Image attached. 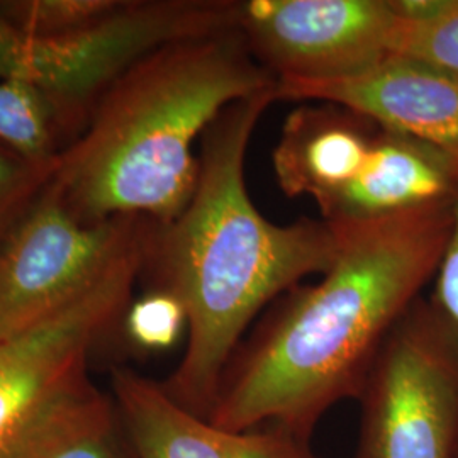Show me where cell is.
<instances>
[{
	"instance_id": "6da1fadb",
	"label": "cell",
	"mask_w": 458,
	"mask_h": 458,
	"mask_svg": "<svg viewBox=\"0 0 458 458\" xmlns=\"http://www.w3.org/2000/svg\"><path fill=\"white\" fill-rule=\"evenodd\" d=\"M329 225L335 262L246 333L219 382L213 425L282 426L312 440L327 411L355 401L386 338L438 270L452 206Z\"/></svg>"
},
{
	"instance_id": "7a4b0ae2",
	"label": "cell",
	"mask_w": 458,
	"mask_h": 458,
	"mask_svg": "<svg viewBox=\"0 0 458 458\" xmlns=\"http://www.w3.org/2000/svg\"><path fill=\"white\" fill-rule=\"evenodd\" d=\"M276 89L238 100L202 136L199 179L187 208L147 233L141 278L187 311V344L162 382L182 408L209 418L236 348L278 297L325 274L338 236L325 221L267 219L248 192L246 153Z\"/></svg>"
},
{
	"instance_id": "3957f363",
	"label": "cell",
	"mask_w": 458,
	"mask_h": 458,
	"mask_svg": "<svg viewBox=\"0 0 458 458\" xmlns=\"http://www.w3.org/2000/svg\"><path fill=\"white\" fill-rule=\"evenodd\" d=\"M276 85L238 31L166 43L98 96L51 183L85 223L166 225L194 196L196 143L231 104Z\"/></svg>"
},
{
	"instance_id": "277c9868",
	"label": "cell",
	"mask_w": 458,
	"mask_h": 458,
	"mask_svg": "<svg viewBox=\"0 0 458 458\" xmlns=\"http://www.w3.org/2000/svg\"><path fill=\"white\" fill-rule=\"evenodd\" d=\"M143 255L145 242L65 311L0 338V458L45 457L113 408V395L87 374V359L121 325Z\"/></svg>"
},
{
	"instance_id": "5b68a950",
	"label": "cell",
	"mask_w": 458,
	"mask_h": 458,
	"mask_svg": "<svg viewBox=\"0 0 458 458\" xmlns=\"http://www.w3.org/2000/svg\"><path fill=\"white\" fill-rule=\"evenodd\" d=\"M233 26L231 0H126L102 24L64 36L24 33L0 14V82L45 90L85 126L98 96L136 60Z\"/></svg>"
},
{
	"instance_id": "8992f818",
	"label": "cell",
	"mask_w": 458,
	"mask_h": 458,
	"mask_svg": "<svg viewBox=\"0 0 458 458\" xmlns=\"http://www.w3.org/2000/svg\"><path fill=\"white\" fill-rule=\"evenodd\" d=\"M355 401V458H458V329L429 297L395 323Z\"/></svg>"
},
{
	"instance_id": "52a82bcc",
	"label": "cell",
	"mask_w": 458,
	"mask_h": 458,
	"mask_svg": "<svg viewBox=\"0 0 458 458\" xmlns=\"http://www.w3.org/2000/svg\"><path fill=\"white\" fill-rule=\"evenodd\" d=\"M149 223H85L49 182L0 240V338L38 327L96 287L141 245Z\"/></svg>"
},
{
	"instance_id": "ba28073f",
	"label": "cell",
	"mask_w": 458,
	"mask_h": 458,
	"mask_svg": "<svg viewBox=\"0 0 458 458\" xmlns=\"http://www.w3.org/2000/svg\"><path fill=\"white\" fill-rule=\"evenodd\" d=\"M393 0H238L236 31L276 81H333L393 56Z\"/></svg>"
},
{
	"instance_id": "9c48e42d",
	"label": "cell",
	"mask_w": 458,
	"mask_h": 458,
	"mask_svg": "<svg viewBox=\"0 0 458 458\" xmlns=\"http://www.w3.org/2000/svg\"><path fill=\"white\" fill-rule=\"evenodd\" d=\"M278 100L327 102L416 138L458 162V77L403 56L333 81H278Z\"/></svg>"
},
{
	"instance_id": "30bf717a",
	"label": "cell",
	"mask_w": 458,
	"mask_h": 458,
	"mask_svg": "<svg viewBox=\"0 0 458 458\" xmlns=\"http://www.w3.org/2000/svg\"><path fill=\"white\" fill-rule=\"evenodd\" d=\"M111 395L136 458H319L282 426L226 429L182 408L162 382L114 367Z\"/></svg>"
},
{
	"instance_id": "8fae6325",
	"label": "cell",
	"mask_w": 458,
	"mask_h": 458,
	"mask_svg": "<svg viewBox=\"0 0 458 458\" xmlns=\"http://www.w3.org/2000/svg\"><path fill=\"white\" fill-rule=\"evenodd\" d=\"M458 162L442 149L378 126L360 174L319 208L327 223L376 221L452 206Z\"/></svg>"
},
{
	"instance_id": "7c38bea8",
	"label": "cell",
	"mask_w": 458,
	"mask_h": 458,
	"mask_svg": "<svg viewBox=\"0 0 458 458\" xmlns=\"http://www.w3.org/2000/svg\"><path fill=\"white\" fill-rule=\"evenodd\" d=\"M378 126L344 106L301 102L287 115L272 165L282 192L323 208L360 174Z\"/></svg>"
},
{
	"instance_id": "4fadbf2b",
	"label": "cell",
	"mask_w": 458,
	"mask_h": 458,
	"mask_svg": "<svg viewBox=\"0 0 458 458\" xmlns=\"http://www.w3.org/2000/svg\"><path fill=\"white\" fill-rule=\"evenodd\" d=\"M83 124L45 90L0 82V143L36 162H56Z\"/></svg>"
},
{
	"instance_id": "5bb4252c",
	"label": "cell",
	"mask_w": 458,
	"mask_h": 458,
	"mask_svg": "<svg viewBox=\"0 0 458 458\" xmlns=\"http://www.w3.org/2000/svg\"><path fill=\"white\" fill-rule=\"evenodd\" d=\"M393 56L458 77V0H393Z\"/></svg>"
},
{
	"instance_id": "9a60e30c",
	"label": "cell",
	"mask_w": 458,
	"mask_h": 458,
	"mask_svg": "<svg viewBox=\"0 0 458 458\" xmlns=\"http://www.w3.org/2000/svg\"><path fill=\"white\" fill-rule=\"evenodd\" d=\"M124 4L126 0H0V14L24 33L64 36L96 28Z\"/></svg>"
},
{
	"instance_id": "2e32d148",
	"label": "cell",
	"mask_w": 458,
	"mask_h": 458,
	"mask_svg": "<svg viewBox=\"0 0 458 458\" xmlns=\"http://www.w3.org/2000/svg\"><path fill=\"white\" fill-rule=\"evenodd\" d=\"M121 331L136 352H166L187 335V311L181 299L172 293L147 289L126 308Z\"/></svg>"
},
{
	"instance_id": "e0dca14e",
	"label": "cell",
	"mask_w": 458,
	"mask_h": 458,
	"mask_svg": "<svg viewBox=\"0 0 458 458\" xmlns=\"http://www.w3.org/2000/svg\"><path fill=\"white\" fill-rule=\"evenodd\" d=\"M56 162H36L0 143V240L53 181Z\"/></svg>"
},
{
	"instance_id": "ac0fdd59",
	"label": "cell",
	"mask_w": 458,
	"mask_h": 458,
	"mask_svg": "<svg viewBox=\"0 0 458 458\" xmlns=\"http://www.w3.org/2000/svg\"><path fill=\"white\" fill-rule=\"evenodd\" d=\"M114 401V399H113ZM41 458H136L115 404Z\"/></svg>"
},
{
	"instance_id": "d6986e66",
	"label": "cell",
	"mask_w": 458,
	"mask_h": 458,
	"mask_svg": "<svg viewBox=\"0 0 458 458\" xmlns=\"http://www.w3.org/2000/svg\"><path fill=\"white\" fill-rule=\"evenodd\" d=\"M433 282L431 302L458 329V194L452 204L450 236Z\"/></svg>"
}]
</instances>
